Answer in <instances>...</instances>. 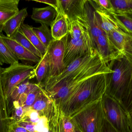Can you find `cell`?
<instances>
[{"instance_id":"6da1fadb","label":"cell","mask_w":132,"mask_h":132,"mask_svg":"<svg viewBox=\"0 0 132 132\" xmlns=\"http://www.w3.org/2000/svg\"><path fill=\"white\" fill-rule=\"evenodd\" d=\"M106 74H97L84 81L60 107L62 113L71 118L101 100L106 91Z\"/></svg>"},{"instance_id":"7a4b0ae2","label":"cell","mask_w":132,"mask_h":132,"mask_svg":"<svg viewBox=\"0 0 132 132\" xmlns=\"http://www.w3.org/2000/svg\"><path fill=\"white\" fill-rule=\"evenodd\" d=\"M108 66L112 72L106 74L105 94L121 104L131 84V66L125 56L112 60Z\"/></svg>"},{"instance_id":"3957f363","label":"cell","mask_w":132,"mask_h":132,"mask_svg":"<svg viewBox=\"0 0 132 132\" xmlns=\"http://www.w3.org/2000/svg\"><path fill=\"white\" fill-rule=\"evenodd\" d=\"M70 118L74 126L81 132H101L105 119L102 99Z\"/></svg>"},{"instance_id":"277c9868","label":"cell","mask_w":132,"mask_h":132,"mask_svg":"<svg viewBox=\"0 0 132 132\" xmlns=\"http://www.w3.org/2000/svg\"><path fill=\"white\" fill-rule=\"evenodd\" d=\"M35 68L36 66H32L18 63L2 68L1 82L7 102L15 88L26 80L35 77Z\"/></svg>"},{"instance_id":"5b68a950","label":"cell","mask_w":132,"mask_h":132,"mask_svg":"<svg viewBox=\"0 0 132 132\" xmlns=\"http://www.w3.org/2000/svg\"><path fill=\"white\" fill-rule=\"evenodd\" d=\"M105 118L118 132H131L129 114L121 104L106 94L102 98Z\"/></svg>"},{"instance_id":"8992f818","label":"cell","mask_w":132,"mask_h":132,"mask_svg":"<svg viewBox=\"0 0 132 132\" xmlns=\"http://www.w3.org/2000/svg\"><path fill=\"white\" fill-rule=\"evenodd\" d=\"M96 49L89 32L78 39L72 38L69 35L64 57L65 68L76 59L92 54Z\"/></svg>"},{"instance_id":"52a82bcc","label":"cell","mask_w":132,"mask_h":132,"mask_svg":"<svg viewBox=\"0 0 132 132\" xmlns=\"http://www.w3.org/2000/svg\"><path fill=\"white\" fill-rule=\"evenodd\" d=\"M69 36V34L60 40H54L47 48L49 71L47 78L57 76L65 69L64 57Z\"/></svg>"},{"instance_id":"ba28073f","label":"cell","mask_w":132,"mask_h":132,"mask_svg":"<svg viewBox=\"0 0 132 132\" xmlns=\"http://www.w3.org/2000/svg\"><path fill=\"white\" fill-rule=\"evenodd\" d=\"M78 19H81L87 26L94 44L99 36L106 34L102 28L99 15L88 1L85 5L82 18Z\"/></svg>"},{"instance_id":"9c48e42d","label":"cell","mask_w":132,"mask_h":132,"mask_svg":"<svg viewBox=\"0 0 132 132\" xmlns=\"http://www.w3.org/2000/svg\"><path fill=\"white\" fill-rule=\"evenodd\" d=\"M95 45L102 60L107 65L112 60L124 56L114 46L107 34L98 37Z\"/></svg>"},{"instance_id":"30bf717a","label":"cell","mask_w":132,"mask_h":132,"mask_svg":"<svg viewBox=\"0 0 132 132\" xmlns=\"http://www.w3.org/2000/svg\"><path fill=\"white\" fill-rule=\"evenodd\" d=\"M87 0H59L58 11H61L67 16L69 22L82 18Z\"/></svg>"},{"instance_id":"8fae6325","label":"cell","mask_w":132,"mask_h":132,"mask_svg":"<svg viewBox=\"0 0 132 132\" xmlns=\"http://www.w3.org/2000/svg\"><path fill=\"white\" fill-rule=\"evenodd\" d=\"M0 35L4 42L10 48L18 60L34 64L38 63L40 61V58L26 49L14 40L7 37L2 33H0Z\"/></svg>"},{"instance_id":"7c38bea8","label":"cell","mask_w":132,"mask_h":132,"mask_svg":"<svg viewBox=\"0 0 132 132\" xmlns=\"http://www.w3.org/2000/svg\"><path fill=\"white\" fill-rule=\"evenodd\" d=\"M93 8L99 15L102 28L107 35L113 31H121L132 35L112 14L97 8Z\"/></svg>"},{"instance_id":"4fadbf2b","label":"cell","mask_w":132,"mask_h":132,"mask_svg":"<svg viewBox=\"0 0 132 132\" xmlns=\"http://www.w3.org/2000/svg\"><path fill=\"white\" fill-rule=\"evenodd\" d=\"M50 27L53 37L55 40H60L70 33V22L67 16L60 11H58Z\"/></svg>"},{"instance_id":"5bb4252c","label":"cell","mask_w":132,"mask_h":132,"mask_svg":"<svg viewBox=\"0 0 132 132\" xmlns=\"http://www.w3.org/2000/svg\"><path fill=\"white\" fill-rule=\"evenodd\" d=\"M20 0H0V33L5 23L19 11Z\"/></svg>"},{"instance_id":"9a60e30c","label":"cell","mask_w":132,"mask_h":132,"mask_svg":"<svg viewBox=\"0 0 132 132\" xmlns=\"http://www.w3.org/2000/svg\"><path fill=\"white\" fill-rule=\"evenodd\" d=\"M57 14L56 9L50 5L43 8L33 7L31 18L36 22L50 26Z\"/></svg>"},{"instance_id":"2e32d148","label":"cell","mask_w":132,"mask_h":132,"mask_svg":"<svg viewBox=\"0 0 132 132\" xmlns=\"http://www.w3.org/2000/svg\"><path fill=\"white\" fill-rule=\"evenodd\" d=\"M53 106L54 102L44 89L31 107L38 112L41 117L45 116L48 119L52 112Z\"/></svg>"},{"instance_id":"e0dca14e","label":"cell","mask_w":132,"mask_h":132,"mask_svg":"<svg viewBox=\"0 0 132 132\" xmlns=\"http://www.w3.org/2000/svg\"><path fill=\"white\" fill-rule=\"evenodd\" d=\"M28 15L27 8L19 10L17 14L5 23L2 28V32H4L7 37L11 38L15 32L21 28Z\"/></svg>"},{"instance_id":"ac0fdd59","label":"cell","mask_w":132,"mask_h":132,"mask_svg":"<svg viewBox=\"0 0 132 132\" xmlns=\"http://www.w3.org/2000/svg\"><path fill=\"white\" fill-rule=\"evenodd\" d=\"M35 84L36 83H30L29 80H27L15 88L7 100L8 111L12 104L15 102H18L22 106L26 95Z\"/></svg>"},{"instance_id":"d6986e66","label":"cell","mask_w":132,"mask_h":132,"mask_svg":"<svg viewBox=\"0 0 132 132\" xmlns=\"http://www.w3.org/2000/svg\"><path fill=\"white\" fill-rule=\"evenodd\" d=\"M2 67H0V132H8L11 123L8 108L7 102L2 89L1 80Z\"/></svg>"},{"instance_id":"ffe728a7","label":"cell","mask_w":132,"mask_h":132,"mask_svg":"<svg viewBox=\"0 0 132 132\" xmlns=\"http://www.w3.org/2000/svg\"><path fill=\"white\" fill-rule=\"evenodd\" d=\"M107 35L115 48L124 55L126 46L132 41V35L121 31H113Z\"/></svg>"},{"instance_id":"44dd1931","label":"cell","mask_w":132,"mask_h":132,"mask_svg":"<svg viewBox=\"0 0 132 132\" xmlns=\"http://www.w3.org/2000/svg\"><path fill=\"white\" fill-rule=\"evenodd\" d=\"M124 56L126 57L131 66L132 71V41L126 47L124 51ZM129 114L132 112V76L129 89L121 103Z\"/></svg>"},{"instance_id":"7402d4cb","label":"cell","mask_w":132,"mask_h":132,"mask_svg":"<svg viewBox=\"0 0 132 132\" xmlns=\"http://www.w3.org/2000/svg\"><path fill=\"white\" fill-rule=\"evenodd\" d=\"M49 71V61L47 51L36 66L35 77L37 84L41 86L47 78Z\"/></svg>"},{"instance_id":"603a6c76","label":"cell","mask_w":132,"mask_h":132,"mask_svg":"<svg viewBox=\"0 0 132 132\" xmlns=\"http://www.w3.org/2000/svg\"><path fill=\"white\" fill-rule=\"evenodd\" d=\"M20 29L24 35L43 56L46 52L47 49L43 45L34 32L33 27L24 23L22 25Z\"/></svg>"},{"instance_id":"cb8c5ba5","label":"cell","mask_w":132,"mask_h":132,"mask_svg":"<svg viewBox=\"0 0 132 132\" xmlns=\"http://www.w3.org/2000/svg\"><path fill=\"white\" fill-rule=\"evenodd\" d=\"M88 28L80 19H77L70 22V36L74 39H78L87 33Z\"/></svg>"},{"instance_id":"d4e9b609","label":"cell","mask_w":132,"mask_h":132,"mask_svg":"<svg viewBox=\"0 0 132 132\" xmlns=\"http://www.w3.org/2000/svg\"><path fill=\"white\" fill-rule=\"evenodd\" d=\"M33 30L43 45L47 49L50 43L54 40L49 26L45 24H41L39 27H33Z\"/></svg>"},{"instance_id":"484cf974","label":"cell","mask_w":132,"mask_h":132,"mask_svg":"<svg viewBox=\"0 0 132 132\" xmlns=\"http://www.w3.org/2000/svg\"><path fill=\"white\" fill-rule=\"evenodd\" d=\"M11 38L15 40L20 45L24 47L26 49L38 56V57L42 58L43 56L38 50L32 44L28 39L24 35L21 30V29H18L15 33L12 36Z\"/></svg>"},{"instance_id":"4316f807","label":"cell","mask_w":132,"mask_h":132,"mask_svg":"<svg viewBox=\"0 0 132 132\" xmlns=\"http://www.w3.org/2000/svg\"><path fill=\"white\" fill-rule=\"evenodd\" d=\"M0 60L3 64H11L19 63L10 48L4 42L0 35Z\"/></svg>"},{"instance_id":"83f0119b","label":"cell","mask_w":132,"mask_h":132,"mask_svg":"<svg viewBox=\"0 0 132 132\" xmlns=\"http://www.w3.org/2000/svg\"><path fill=\"white\" fill-rule=\"evenodd\" d=\"M60 107L54 103L52 112L49 118V126L51 132H61Z\"/></svg>"},{"instance_id":"f1b7e54d","label":"cell","mask_w":132,"mask_h":132,"mask_svg":"<svg viewBox=\"0 0 132 132\" xmlns=\"http://www.w3.org/2000/svg\"><path fill=\"white\" fill-rule=\"evenodd\" d=\"M42 86L36 83L34 87L28 92L22 106L25 108L31 107L43 91Z\"/></svg>"},{"instance_id":"f546056e","label":"cell","mask_w":132,"mask_h":132,"mask_svg":"<svg viewBox=\"0 0 132 132\" xmlns=\"http://www.w3.org/2000/svg\"><path fill=\"white\" fill-rule=\"evenodd\" d=\"M114 9L113 13H132V0H111Z\"/></svg>"},{"instance_id":"4dcf8cb0","label":"cell","mask_w":132,"mask_h":132,"mask_svg":"<svg viewBox=\"0 0 132 132\" xmlns=\"http://www.w3.org/2000/svg\"><path fill=\"white\" fill-rule=\"evenodd\" d=\"M41 117L38 112L31 107L28 108H26L25 112L20 121L28 122L36 125L40 121Z\"/></svg>"},{"instance_id":"1f68e13d","label":"cell","mask_w":132,"mask_h":132,"mask_svg":"<svg viewBox=\"0 0 132 132\" xmlns=\"http://www.w3.org/2000/svg\"><path fill=\"white\" fill-rule=\"evenodd\" d=\"M115 18L118 19L132 35V13H112Z\"/></svg>"},{"instance_id":"d6a6232c","label":"cell","mask_w":132,"mask_h":132,"mask_svg":"<svg viewBox=\"0 0 132 132\" xmlns=\"http://www.w3.org/2000/svg\"><path fill=\"white\" fill-rule=\"evenodd\" d=\"M88 1L93 7L97 8L110 13H113L114 11L111 0H88Z\"/></svg>"},{"instance_id":"836d02e7","label":"cell","mask_w":132,"mask_h":132,"mask_svg":"<svg viewBox=\"0 0 132 132\" xmlns=\"http://www.w3.org/2000/svg\"><path fill=\"white\" fill-rule=\"evenodd\" d=\"M61 132H75V126L69 117L60 112Z\"/></svg>"},{"instance_id":"e575fe53","label":"cell","mask_w":132,"mask_h":132,"mask_svg":"<svg viewBox=\"0 0 132 132\" xmlns=\"http://www.w3.org/2000/svg\"><path fill=\"white\" fill-rule=\"evenodd\" d=\"M35 132H48L50 131L48 119L45 116H42L40 121L35 125Z\"/></svg>"},{"instance_id":"d590c367","label":"cell","mask_w":132,"mask_h":132,"mask_svg":"<svg viewBox=\"0 0 132 132\" xmlns=\"http://www.w3.org/2000/svg\"><path fill=\"white\" fill-rule=\"evenodd\" d=\"M8 132H29L25 128L19 125L17 122L11 123Z\"/></svg>"},{"instance_id":"8d00e7d4","label":"cell","mask_w":132,"mask_h":132,"mask_svg":"<svg viewBox=\"0 0 132 132\" xmlns=\"http://www.w3.org/2000/svg\"><path fill=\"white\" fill-rule=\"evenodd\" d=\"M19 125L25 128L29 132H35V125L28 122L20 121L17 122Z\"/></svg>"},{"instance_id":"74e56055","label":"cell","mask_w":132,"mask_h":132,"mask_svg":"<svg viewBox=\"0 0 132 132\" xmlns=\"http://www.w3.org/2000/svg\"><path fill=\"white\" fill-rule=\"evenodd\" d=\"M101 132H118L105 118Z\"/></svg>"},{"instance_id":"f35d334b","label":"cell","mask_w":132,"mask_h":132,"mask_svg":"<svg viewBox=\"0 0 132 132\" xmlns=\"http://www.w3.org/2000/svg\"><path fill=\"white\" fill-rule=\"evenodd\" d=\"M34 1L48 5L56 9L58 12L59 7V0H35Z\"/></svg>"},{"instance_id":"ab89813d","label":"cell","mask_w":132,"mask_h":132,"mask_svg":"<svg viewBox=\"0 0 132 132\" xmlns=\"http://www.w3.org/2000/svg\"><path fill=\"white\" fill-rule=\"evenodd\" d=\"M129 118L130 130L131 132H132V112L129 114Z\"/></svg>"},{"instance_id":"60d3db41","label":"cell","mask_w":132,"mask_h":132,"mask_svg":"<svg viewBox=\"0 0 132 132\" xmlns=\"http://www.w3.org/2000/svg\"><path fill=\"white\" fill-rule=\"evenodd\" d=\"M75 132H81L77 128H76L75 126Z\"/></svg>"},{"instance_id":"b9f144b4","label":"cell","mask_w":132,"mask_h":132,"mask_svg":"<svg viewBox=\"0 0 132 132\" xmlns=\"http://www.w3.org/2000/svg\"><path fill=\"white\" fill-rule=\"evenodd\" d=\"M4 64L3 63H2V62H1V60H0V67L1 66H2V65Z\"/></svg>"}]
</instances>
